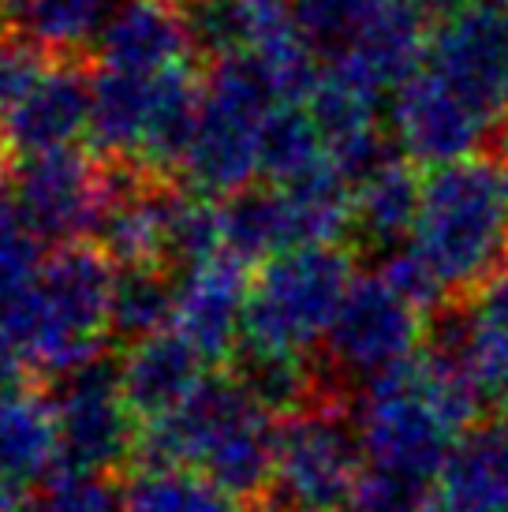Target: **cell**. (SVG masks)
Instances as JSON below:
<instances>
[{"label":"cell","mask_w":508,"mask_h":512,"mask_svg":"<svg viewBox=\"0 0 508 512\" xmlns=\"http://www.w3.org/2000/svg\"><path fill=\"white\" fill-rule=\"evenodd\" d=\"M146 468H187L206 475L228 498L262 505L273 498L277 419L243 389L236 374H217L180 412L146 423L139 453Z\"/></svg>","instance_id":"6da1fadb"},{"label":"cell","mask_w":508,"mask_h":512,"mask_svg":"<svg viewBox=\"0 0 508 512\" xmlns=\"http://www.w3.org/2000/svg\"><path fill=\"white\" fill-rule=\"evenodd\" d=\"M120 270L98 243H68L42 262L34 285L0 311V341L27 374L68 378L101 359L113 333Z\"/></svg>","instance_id":"7a4b0ae2"},{"label":"cell","mask_w":508,"mask_h":512,"mask_svg":"<svg viewBox=\"0 0 508 512\" xmlns=\"http://www.w3.org/2000/svg\"><path fill=\"white\" fill-rule=\"evenodd\" d=\"M411 243L434 266L449 296H475L508 270L505 165L494 157H471L426 172Z\"/></svg>","instance_id":"3957f363"},{"label":"cell","mask_w":508,"mask_h":512,"mask_svg":"<svg viewBox=\"0 0 508 512\" xmlns=\"http://www.w3.org/2000/svg\"><path fill=\"white\" fill-rule=\"evenodd\" d=\"M284 109L277 86L254 53H228L202 75V109L184 157V180L198 199H232L262 176V139Z\"/></svg>","instance_id":"277c9868"},{"label":"cell","mask_w":508,"mask_h":512,"mask_svg":"<svg viewBox=\"0 0 508 512\" xmlns=\"http://www.w3.org/2000/svg\"><path fill=\"white\" fill-rule=\"evenodd\" d=\"M352 285L348 247H299L269 258L251 281L243 348L266 356H307L329 333Z\"/></svg>","instance_id":"5b68a950"},{"label":"cell","mask_w":508,"mask_h":512,"mask_svg":"<svg viewBox=\"0 0 508 512\" xmlns=\"http://www.w3.org/2000/svg\"><path fill=\"white\" fill-rule=\"evenodd\" d=\"M367 453L352 404L314 400L277 419V475L269 505L281 512H337L352 505Z\"/></svg>","instance_id":"8992f818"},{"label":"cell","mask_w":508,"mask_h":512,"mask_svg":"<svg viewBox=\"0 0 508 512\" xmlns=\"http://www.w3.org/2000/svg\"><path fill=\"white\" fill-rule=\"evenodd\" d=\"M355 427H359L370 468L408 475L419 483L438 479L460 441L426 400L419 356L381 374L378 382H370L359 393Z\"/></svg>","instance_id":"52a82bcc"},{"label":"cell","mask_w":508,"mask_h":512,"mask_svg":"<svg viewBox=\"0 0 508 512\" xmlns=\"http://www.w3.org/2000/svg\"><path fill=\"white\" fill-rule=\"evenodd\" d=\"M419 344V311H411L378 273H359L325 333V352L318 363L337 378L340 389L359 400L370 382L419 356Z\"/></svg>","instance_id":"ba28073f"},{"label":"cell","mask_w":508,"mask_h":512,"mask_svg":"<svg viewBox=\"0 0 508 512\" xmlns=\"http://www.w3.org/2000/svg\"><path fill=\"white\" fill-rule=\"evenodd\" d=\"M60 430V471L57 475H90L105 479L124 460L139 453L135 412L127 408L120 389V363L101 356L60 378L53 397Z\"/></svg>","instance_id":"9c48e42d"},{"label":"cell","mask_w":508,"mask_h":512,"mask_svg":"<svg viewBox=\"0 0 508 512\" xmlns=\"http://www.w3.org/2000/svg\"><path fill=\"white\" fill-rule=\"evenodd\" d=\"M389 131L411 165L445 169L490 154L494 124L475 113L445 79L423 68L389 101Z\"/></svg>","instance_id":"30bf717a"},{"label":"cell","mask_w":508,"mask_h":512,"mask_svg":"<svg viewBox=\"0 0 508 512\" xmlns=\"http://www.w3.org/2000/svg\"><path fill=\"white\" fill-rule=\"evenodd\" d=\"M105 195L109 169L83 150L27 157L15 172V214L38 240H53L60 247L98 232Z\"/></svg>","instance_id":"8fae6325"},{"label":"cell","mask_w":508,"mask_h":512,"mask_svg":"<svg viewBox=\"0 0 508 512\" xmlns=\"http://www.w3.org/2000/svg\"><path fill=\"white\" fill-rule=\"evenodd\" d=\"M426 68L497 128L508 109L505 15L471 4L456 19L434 27Z\"/></svg>","instance_id":"7c38bea8"},{"label":"cell","mask_w":508,"mask_h":512,"mask_svg":"<svg viewBox=\"0 0 508 512\" xmlns=\"http://www.w3.org/2000/svg\"><path fill=\"white\" fill-rule=\"evenodd\" d=\"M434 23L423 15L415 0H381L370 23L359 30L344 53L329 60V72L337 83L352 86L359 94L378 101L385 90H400L411 75L423 72L430 57V34Z\"/></svg>","instance_id":"4fadbf2b"},{"label":"cell","mask_w":508,"mask_h":512,"mask_svg":"<svg viewBox=\"0 0 508 512\" xmlns=\"http://www.w3.org/2000/svg\"><path fill=\"white\" fill-rule=\"evenodd\" d=\"M195 49L187 0H120L98 38V72L150 79L187 68Z\"/></svg>","instance_id":"5bb4252c"},{"label":"cell","mask_w":508,"mask_h":512,"mask_svg":"<svg viewBox=\"0 0 508 512\" xmlns=\"http://www.w3.org/2000/svg\"><path fill=\"white\" fill-rule=\"evenodd\" d=\"M247 262L228 251L187 266L176 292V322L172 329L184 337L206 363H225L240 352L243 314H247Z\"/></svg>","instance_id":"9a60e30c"},{"label":"cell","mask_w":508,"mask_h":512,"mask_svg":"<svg viewBox=\"0 0 508 512\" xmlns=\"http://www.w3.org/2000/svg\"><path fill=\"white\" fill-rule=\"evenodd\" d=\"M94 116V75L75 57H60L45 83L0 124L8 154L42 157L57 150H75L79 135L90 131Z\"/></svg>","instance_id":"2e32d148"},{"label":"cell","mask_w":508,"mask_h":512,"mask_svg":"<svg viewBox=\"0 0 508 512\" xmlns=\"http://www.w3.org/2000/svg\"><path fill=\"white\" fill-rule=\"evenodd\" d=\"M206 367L210 363L198 356L176 329H165L139 344H127L124 359H120V389H124L127 408L135 412V419H142V427L180 412L187 400L210 382Z\"/></svg>","instance_id":"e0dca14e"},{"label":"cell","mask_w":508,"mask_h":512,"mask_svg":"<svg viewBox=\"0 0 508 512\" xmlns=\"http://www.w3.org/2000/svg\"><path fill=\"white\" fill-rule=\"evenodd\" d=\"M423 184L426 180L419 176V165H411L408 157H396L355 187L352 232L363 251L381 258L404 247L408 236H415L419 210H423Z\"/></svg>","instance_id":"ac0fdd59"},{"label":"cell","mask_w":508,"mask_h":512,"mask_svg":"<svg viewBox=\"0 0 508 512\" xmlns=\"http://www.w3.org/2000/svg\"><path fill=\"white\" fill-rule=\"evenodd\" d=\"M60 471V430L53 400L30 385L0 389V471L23 490Z\"/></svg>","instance_id":"d6986e66"},{"label":"cell","mask_w":508,"mask_h":512,"mask_svg":"<svg viewBox=\"0 0 508 512\" xmlns=\"http://www.w3.org/2000/svg\"><path fill=\"white\" fill-rule=\"evenodd\" d=\"M438 490L449 512H508V438L497 423L456 441Z\"/></svg>","instance_id":"ffe728a7"},{"label":"cell","mask_w":508,"mask_h":512,"mask_svg":"<svg viewBox=\"0 0 508 512\" xmlns=\"http://www.w3.org/2000/svg\"><path fill=\"white\" fill-rule=\"evenodd\" d=\"M225 251L240 262H262L299 251L292 206L277 187H247L221 206Z\"/></svg>","instance_id":"44dd1931"},{"label":"cell","mask_w":508,"mask_h":512,"mask_svg":"<svg viewBox=\"0 0 508 512\" xmlns=\"http://www.w3.org/2000/svg\"><path fill=\"white\" fill-rule=\"evenodd\" d=\"M120 0H12L15 30L42 42L60 57H79L86 42L101 38L105 23L113 19Z\"/></svg>","instance_id":"7402d4cb"},{"label":"cell","mask_w":508,"mask_h":512,"mask_svg":"<svg viewBox=\"0 0 508 512\" xmlns=\"http://www.w3.org/2000/svg\"><path fill=\"white\" fill-rule=\"evenodd\" d=\"M120 512H240V501L198 471L139 468L120 490Z\"/></svg>","instance_id":"603a6c76"},{"label":"cell","mask_w":508,"mask_h":512,"mask_svg":"<svg viewBox=\"0 0 508 512\" xmlns=\"http://www.w3.org/2000/svg\"><path fill=\"white\" fill-rule=\"evenodd\" d=\"M325 165H329V154H325L311 113H303L299 105L277 109L266 124V139H262V180L284 191V187L311 180Z\"/></svg>","instance_id":"cb8c5ba5"},{"label":"cell","mask_w":508,"mask_h":512,"mask_svg":"<svg viewBox=\"0 0 508 512\" xmlns=\"http://www.w3.org/2000/svg\"><path fill=\"white\" fill-rule=\"evenodd\" d=\"M180 285L169 270H120L113 292V333L127 344L157 337L176 322Z\"/></svg>","instance_id":"d4e9b609"},{"label":"cell","mask_w":508,"mask_h":512,"mask_svg":"<svg viewBox=\"0 0 508 512\" xmlns=\"http://www.w3.org/2000/svg\"><path fill=\"white\" fill-rule=\"evenodd\" d=\"M288 4H292V23L299 38L318 57L329 60L344 53L370 23V15L381 8V0H288Z\"/></svg>","instance_id":"484cf974"},{"label":"cell","mask_w":508,"mask_h":512,"mask_svg":"<svg viewBox=\"0 0 508 512\" xmlns=\"http://www.w3.org/2000/svg\"><path fill=\"white\" fill-rule=\"evenodd\" d=\"M57 60L60 53L27 38L23 30L0 27V124L45 83Z\"/></svg>","instance_id":"4316f807"},{"label":"cell","mask_w":508,"mask_h":512,"mask_svg":"<svg viewBox=\"0 0 508 512\" xmlns=\"http://www.w3.org/2000/svg\"><path fill=\"white\" fill-rule=\"evenodd\" d=\"M42 270V240L0 199V311L23 296Z\"/></svg>","instance_id":"83f0119b"},{"label":"cell","mask_w":508,"mask_h":512,"mask_svg":"<svg viewBox=\"0 0 508 512\" xmlns=\"http://www.w3.org/2000/svg\"><path fill=\"white\" fill-rule=\"evenodd\" d=\"M378 277L408 303L411 311L430 314L438 303L449 299V288L441 285V277L434 273V266L419 255L415 243H404V247H396V251H389V255H381Z\"/></svg>","instance_id":"f1b7e54d"},{"label":"cell","mask_w":508,"mask_h":512,"mask_svg":"<svg viewBox=\"0 0 508 512\" xmlns=\"http://www.w3.org/2000/svg\"><path fill=\"white\" fill-rule=\"evenodd\" d=\"M352 512H430V483L408 479V475H393V471L367 468L352 494Z\"/></svg>","instance_id":"f546056e"},{"label":"cell","mask_w":508,"mask_h":512,"mask_svg":"<svg viewBox=\"0 0 508 512\" xmlns=\"http://www.w3.org/2000/svg\"><path fill=\"white\" fill-rule=\"evenodd\" d=\"M27 512H120V494L105 479L90 475H57Z\"/></svg>","instance_id":"4dcf8cb0"},{"label":"cell","mask_w":508,"mask_h":512,"mask_svg":"<svg viewBox=\"0 0 508 512\" xmlns=\"http://www.w3.org/2000/svg\"><path fill=\"white\" fill-rule=\"evenodd\" d=\"M471 299H475L479 314L486 318V326L508 341V270L497 273L494 281H486Z\"/></svg>","instance_id":"1f68e13d"},{"label":"cell","mask_w":508,"mask_h":512,"mask_svg":"<svg viewBox=\"0 0 508 512\" xmlns=\"http://www.w3.org/2000/svg\"><path fill=\"white\" fill-rule=\"evenodd\" d=\"M23 494L27 490L0 471V512H23Z\"/></svg>","instance_id":"d6a6232c"},{"label":"cell","mask_w":508,"mask_h":512,"mask_svg":"<svg viewBox=\"0 0 508 512\" xmlns=\"http://www.w3.org/2000/svg\"><path fill=\"white\" fill-rule=\"evenodd\" d=\"M486 157H494V161L508 165V109H505V116H501V124H497L494 143H490V154H486Z\"/></svg>","instance_id":"836d02e7"},{"label":"cell","mask_w":508,"mask_h":512,"mask_svg":"<svg viewBox=\"0 0 508 512\" xmlns=\"http://www.w3.org/2000/svg\"><path fill=\"white\" fill-rule=\"evenodd\" d=\"M475 8H490V12H501L505 15L508 12V0H471Z\"/></svg>","instance_id":"e575fe53"},{"label":"cell","mask_w":508,"mask_h":512,"mask_svg":"<svg viewBox=\"0 0 508 512\" xmlns=\"http://www.w3.org/2000/svg\"><path fill=\"white\" fill-rule=\"evenodd\" d=\"M4 180H8V146L0 139V187H4Z\"/></svg>","instance_id":"d590c367"},{"label":"cell","mask_w":508,"mask_h":512,"mask_svg":"<svg viewBox=\"0 0 508 512\" xmlns=\"http://www.w3.org/2000/svg\"><path fill=\"white\" fill-rule=\"evenodd\" d=\"M505 57H508V15H505Z\"/></svg>","instance_id":"8d00e7d4"},{"label":"cell","mask_w":508,"mask_h":512,"mask_svg":"<svg viewBox=\"0 0 508 512\" xmlns=\"http://www.w3.org/2000/svg\"><path fill=\"white\" fill-rule=\"evenodd\" d=\"M8 4H12V0H0V12H4V8H8Z\"/></svg>","instance_id":"74e56055"},{"label":"cell","mask_w":508,"mask_h":512,"mask_svg":"<svg viewBox=\"0 0 508 512\" xmlns=\"http://www.w3.org/2000/svg\"><path fill=\"white\" fill-rule=\"evenodd\" d=\"M505 191H508V165H505Z\"/></svg>","instance_id":"f35d334b"},{"label":"cell","mask_w":508,"mask_h":512,"mask_svg":"<svg viewBox=\"0 0 508 512\" xmlns=\"http://www.w3.org/2000/svg\"><path fill=\"white\" fill-rule=\"evenodd\" d=\"M505 15H508V12H505Z\"/></svg>","instance_id":"ab89813d"}]
</instances>
